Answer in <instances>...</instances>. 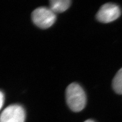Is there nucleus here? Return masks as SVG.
<instances>
[{
    "instance_id": "39448f33",
    "label": "nucleus",
    "mask_w": 122,
    "mask_h": 122,
    "mask_svg": "<svg viewBox=\"0 0 122 122\" xmlns=\"http://www.w3.org/2000/svg\"><path fill=\"white\" fill-rule=\"evenodd\" d=\"M50 8L56 13H62L67 10L71 5L70 0H51Z\"/></svg>"
},
{
    "instance_id": "0eeeda50",
    "label": "nucleus",
    "mask_w": 122,
    "mask_h": 122,
    "mask_svg": "<svg viewBox=\"0 0 122 122\" xmlns=\"http://www.w3.org/2000/svg\"><path fill=\"white\" fill-rule=\"evenodd\" d=\"M4 102V96L2 92L0 91V110L2 108Z\"/></svg>"
},
{
    "instance_id": "423d86ee",
    "label": "nucleus",
    "mask_w": 122,
    "mask_h": 122,
    "mask_svg": "<svg viewBox=\"0 0 122 122\" xmlns=\"http://www.w3.org/2000/svg\"><path fill=\"white\" fill-rule=\"evenodd\" d=\"M112 87L115 92L122 94V68L118 71L112 81Z\"/></svg>"
},
{
    "instance_id": "20e7f679",
    "label": "nucleus",
    "mask_w": 122,
    "mask_h": 122,
    "mask_svg": "<svg viewBox=\"0 0 122 122\" xmlns=\"http://www.w3.org/2000/svg\"><path fill=\"white\" fill-rule=\"evenodd\" d=\"M121 15V10L117 5L106 3L102 5L96 15L97 20L102 23H108L116 20Z\"/></svg>"
},
{
    "instance_id": "7ed1b4c3",
    "label": "nucleus",
    "mask_w": 122,
    "mask_h": 122,
    "mask_svg": "<svg viewBox=\"0 0 122 122\" xmlns=\"http://www.w3.org/2000/svg\"><path fill=\"white\" fill-rule=\"evenodd\" d=\"M25 117L24 108L14 104L8 106L0 115V122H25Z\"/></svg>"
},
{
    "instance_id": "f03ea898",
    "label": "nucleus",
    "mask_w": 122,
    "mask_h": 122,
    "mask_svg": "<svg viewBox=\"0 0 122 122\" xmlns=\"http://www.w3.org/2000/svg\"><path fill=\"white\" fill-rule=\"evenodd\" d=\"M32 18L33 22L39 28L47 29L55 23L56 15L51 8L41 7L33 11Z\"/></svg>"
},
{
    "instance_id": "f257e3e1",
    "label": "nucleus",
    "mask_w": 122,
    "mask_h": 122,
    "mask_svg": "<svg viewBox=\"0 0 122 122\" xmlns=\"http://www.w3.org/2000/svg\"><path fill=\"white\" fill-rule=\"evenodd\" d=\"M66 98L69 108L74 112L82 110L86 106V98L85 91L78 84L72 83L66 89Z\"/></svg>"
},
{
    "instance_id": "6e6552de",
    "label": "nucleus",
    "mask_w": 122,
    "mask_h": 122,
    "mask_svg": "<svg viewBox=\"0 0 122 122\" xmlns=\"http://www.w3.org/2000/svg\"><path fill=\"white\" fill-rule=\"evenodd\" d=\"M84 122H95L93 120H87L85 121Z\"/></svg>"
}]
</instances>
